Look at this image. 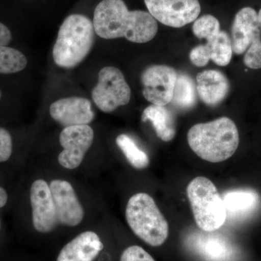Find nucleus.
Segmentation results:
<instances>
[{"label": "nucleus", "instance_id": "12", "mask_svg": "<svg viewBox=\"0 0 261 261\" xmlns=\"http://www.w3.org/2000/svg\"><path fill=\"white\" fill-rule=\"evenodd\" d=\"M49 113L55 121L65 127L88 125L93 121L92 103L84 97L63 98L51 103Z\"/></svg>", "mask_w": 261, "mask_h": 261}, {"label": "nucleus", "instance_id": "28", "mask_svg": "<svg viewBox=\"0 0 261 261\" xmlns=\"http://www.w3.org/2000/svg\"><path fill=\"white\" fill-rule=\"evenodd\" d=\"M12 40V33L10 29L0 22V45L8 46Z\"/></svg>", "mask_w": 261, "mask_h": 261}, {"label": "nucleus", "instance_id": "16", "mask_svg": "<svg viewBox=\"0 0 261 261\" xmlns=\"http://www.w3.org/2000/svg\"><path fill=\"white\" fill-rule=\"evenodd\" d=\"M196 81L199 97L211 107H215L222 102L229 91L227 78L219 70H203L197 75Z\"/></svg>", "mask_w": 261, "mask_h": 261}, {"label": "nucleus", "instance_id": "24", "mask_svg": "<svg viewBox=\"0 0 261 261\" xmlns=\"http://www.w3.org/2000/svg\"><path fill=\"white\" fill-rule=\"evenodd\" d=\"M244 63L251 69L261 68V35L253 39L245 53Z\"/></svg>", "mask_w": 261, "mask_h": 261}, {"label": "nucleus", "instance_id": "27", "mask_svg": "<svg viewBox=\"0 0 261 261\" xmlns=\"http://www.w3.org/2000/svg\"><path fill=\"white\" fill-rule=\"evenodd\" d=\"M190 58L195 66H205L211 60L210 51L207 45H199L193 48L190 51Z\"/></svg>", "mask_w": 261, "mask_h": 261}, {"label": "nucleus", "instance_id": "8", "mask_svg": "<svg viewBox=\"0 0 261 261\" xmlns=\"http://www.w3.org/2000/svg\"><path fill=\"white\" fill-rule=\"evenodd\" d=\"M178 74L172 67L151 65L141 76L144 97L155 106H165L172 100Z\"/></svg>", "mask_w": 261, "mask_h": 261}, {"label": "nucleus", "instance_id": "13", "mask_svg": "<svg viewBox=\"0 0 261 261\" xmlns=\"http://www.w3.org/2000/svg\"><path fill=\"white\" fill-rule=\"evenodd\" d=\"M214 231L194 233L189 238V246L204 261L229 260L232 257V247L222 235Z\"/></svg>", "mask_w": 261, "mask_h": 261}, {"label": "nucleus", "instance_id": "1", "mask_svg": "<svg viewBox=\"0 0 261 261\" xmlns=\"http://www.w3.org/2000/svg\"><path fill=\"white\" fill-rule=\"evenodd\" d=\"M93 25L99 37L106 39L123 37L143 44L158 32L155 19L143 10H128L123 0H102L94 10Z\"/></svg>", "mask_w": 261, "mask_h": 261}, {"label": "nucleus", "instance_id": "26", "mask_svg": "<svg viewBox=\"0 0 261 261\" xmlns=\"http://www.w3.org/2000/svg\"><path fill=\"white\" fill-rule=\"evenodd\" d=\"M13 152V140L10 132L0 127V163L8 161Z\"/></svg>", "mask_w": 261, "mask_h": 261}, {"label": "nucleus", "instance_id": "23", "mask_svg": "<svg viewBox=\"0 0 261 261\" xmlns=\"http://www.w3.org/2000/svg\"><path fill=\"white\" fill-rule=\"evenodd\" d=\"M192 31L198 39H205L207 42L216 37L221 32L219 20L211 15H202L194 22Z\"/></svg>", "mask_w": 261, "mask_h": 261}, {"label": "nucleus", "instance_id": "7", "mask_svg": "<svg viewBox=\"0 0 261 261\" xmlns=\"http://www.w3.org/2000/svg\"><path fill=\"white\" fill-rule=\"evenodd\" d=\"M145 3L155 20L173 28L192 23L201 11L198 0H145Z\"/></svg>", "mask_w": 261, "mask_h": 261}, {"label": "nucleus", "instance_id": "32", "mask_svg": "<svg viewBox=\"0 0 261 261\" xmlns=\"http://www.w3.org/2000/svg\"><path fill=\"white\" fill-rule=\"evenodd\" d=\"M0 228H1V223H0Z\"/></svg>", "mask_w": 261, "mask_h": 261}, {"label": "nucleus", "instance_id": "5", "mask_svg": "<svg viewBox=\"0 0 261 261\" xmlns=\"http://www.w3.org/2000/svg\"><path fill=\"white\" fill-rule=\"evenodd\" d=\"M196 224L202 231H214L226 221V207L217 188L208 178L198 176L187 187Z\"/></svg>", "mask_w": 261, "mask_h": 261}, {"label": "nucleus", "instance_id": "20", "mask_svg": "<svg viewBox=\"0 0 261 261\" xmlns=\"http://www.w3.org/2000/svg\"><path fill=\"white\" fill-rule=\"evenodd\" d=\"M211 60L220 66H226L229 64L232 58V44L227 33L221 31L214 39L206 43Z\"/></svg>", "mask_w": 261, "mask_h": 261}, {"label": "nucleus", "instance_id": "22", "mask_svg": "<svg viewBox=\"0 0 261 261\" xmlns=\"http://www.w3.org/2000/svg\"><path fill=\"white\" fill-rule=\"evenodd\" d=\"M28 60L15 48L0 45V74H12L25 69Z\"/></svg>", "mask_w": 261, "mask_h": 261}, {"label": "nucleus", "instance_id": "2", "mask_svg": "<svg viewBox=\"0 0 261 261\" xmlns=\"http://www.w3.org/2000/svg\"><path fill=\"white\" fill-rule=\"evenodd\" d=\"M187 141L197 156L211 163L226 161L240 144L238 127L228 117L207 123H197L189 130Z\"/></svg>", "mask_w": 261, "mask_h": 261}, {"label": "nucleus", "instance_id": "9", "mask_svg": "<svg viewBox=\"0 0 261 261\" xmlns=\"http://www.w3.org/2000/svg\"><path fill=\"white\" fill-rule=\"evenodd\" d=\"M59 140L63 150L58 156V162L65 168L75 169L93 143L94 130L89 125L65 127Z\"/></svg>", "mask_w": 261, "mask_h": 261}, {"label": "nucleus", "instance_id": "30", "mask_svg": "<svg viewBox=\"0 0 261 261\" xmlns=\"http://www.w3.org/2000/svg\"><path fill=\"white\" fill-rule=\"evenodd\" d=\"M257 20H258V23L261 28V9L260 10V11H259V13H257Z\"/></svg>", "mask_w": 261, "mask_h": 261}, {"label": "nucleus", "instance_id": "11", "mask_svg": "<svg viewBox=\"0 0 261 261\" xmlns=\"http://www.w3.org/2000/svg\"><path fill=\"white\" fill-rule=\"evenodd\" d=\"M49 188L56 205L58 223L68 226L81 224L84 219V208L69 182L53 180Z\"/></svg>", "mask_w": 261, "mask_h": 261}, {"label": "nucleus", "instance_id": "10", "mask_svg": "<svg viewBox=\"0 0 261 261\" xmlns=\"http://www.w3.org/2000/svg\"><path fill=\"white\" fill-rule=\"evenodd\" d=\"M30 200L34 227L39 232H51L59 223L50 188L47 182L38 179L32 184Z\"/></svg>", "mask_w": 261, "mask_h": 261}, {"label": "nucleus", "instance_id": "15", "mask_svg": "<svg viewBox=\"0 0 261 261\" xmlns=\"http://www.w3.org/2000/svg\"><path fill=\"white\" fill-rule=\"evenodd\" d=\"M104 245L94 231H84L67 244L57 261H94Z\"/></svg>", "mask_w": 261, "mask_h": 261}, {"label": "nucleus", "instance_id": "3", "mask_svg": "<svg viewBox=\"0 0 261 261\" xmlns=\"http://www.w3.org/2000/svg\"><path fill=\"white\" fill-rule=\"evenodd\" d=\"M93 22L84 15L67 17L58 32L53 56L61 68H71L85 59L92 49L94 40Z\"/></svg>", "mask_w": 261, "mask_h": 261}, {"label": "nucleus", "instance_id": "25", "mask_svg": "<svg viewBox=\"0 0 261 261\" xmlns=\"http://www.w3.org/2000/svg\"><path fill=\"white\" fill-rule=\"evenodd\" d=\"M121 261H155L142 247L133 245L123 252Z\"/></svg>", "mask_w": 261, "mask_h": 261}, {"label": "nucleus", "instance_id": "17", "mask_svg": "<svg viewBox=\"0 0 261 261\" xmlns=\"http://www.w3.org/2000/svg\"><path fill=\"white\" fill-rule=\"evenodd\" d=\"M142 121L152 123L156 135L163 142H170L176 136L174 118L172 113L165 106H148L144 110Z\"/></svg>", "mask_w": 261, "mask_h": 261}, {"label": "nucleus", "instance_id": "6", "mask_svg": "<svg viewBox=\"0 0 261 261\" xmlns=\"http://www.w3.org/2000/svg\"><path fill=\"white\" fill-rule=\"evenodd\" d=\"M130 94L129 86L121 70L115 67H106L99 72L92 97L100 111L111 113L128 104Z\"/></svg>", "mask_w": 261, "mask_h": 261}, {"label": "nucleus", "instance_id": "29", "mask_svg": "<svg viewBox=\"0 0 261 261\" xmlns=\"http://www.w3.org/2000/svg\"><path fill=\"white\" fill-rule=\"evenodd\" d=\"M7 202H8V194L3 187H0V208L4 207Z\"/></svg>", "mask_w": 261, "mask_h": 261}, {"label": "nucleus", "instance_id": "18", "mask_svg": "<svg viewBox=\"0 0 261 261\" xmlns=\"http://www.w3.org/2000/svg\"><path fill=\"white\" fill-rule=\"evenodd\" d=\"M222 199L226 215L240 216L249 214L255 208L258 195L251 190H233L225 192Z\"/></svg>", "mask_w": 261, "mask_h": 261}, {"label": "nucleus", "instance_id": "19", "mask_svg": "<svg viewBox=\"0 0 261 261\" xmlns=\"http://www.w3.org/2000/svg\"><path fill=\"white\" fill-rule=\"evenodd\" d=\"M197 102L195 85L193 80L186 74H178L171 104L181 111L193 108Z\"/></svg>", "mask_w": 261, "mask_h": 261}, {"label": "nucleus", "instance_id": "31", "mask_svg": "<svg viewBox=\"0 0 261 261\" xmlns=\"http://www.w3.org/2000/svg\"><path fill=\"white\" fill-rule=\"evenodd\" d=\"M1 97H2V92H1V91H0V99H1Z\"/></svg>", "mask_w": 261, "mask_h": 261}, {"label": "nucleus", "instance_id": "21", "mask_svg": "<svg viewBox=\"0 0 261 261\" xmlns=\"http://www.w3.org/2000/svg\"><path fill=\"white\" fill-rule=\"evenodd\" d=\"M116 144L118 146L128 163L137 169H144L149 164L148 155L142 150L128 135L122 134L116 138Z\"/></svg>", "mask_w": 261, "mask_h": 261}, {"label": "nucleus", "instance_id": "14", "mask_svg": "<svg viewBox=\"0 0 261 261\" xmlns=\"http://www.w3.org/2000/svg\"><path fill=\"white\" fill-rule=\"evenodd\" d=\"M259 35H261V28L257 12L250 7L240 10L235 15L231 28L233 53L237 55L246 53L253 39Z\"/></svg>", "mask_w": 261, "mask_h": 261}, {"label": "nucleus", "instance_id": "4", "mask_svg": "<svg viewBox=\"0 0 261 261\" xmlns=\"http://www.w3.org/2000/svg\"><path fill=\"white\" fill-rule=\"evenodd\" d=\"M126 219L133 232L152 247H159L167 240L169 226L150 195L140 192L127 203Z\"/></svg>", "mask_w": 261, "mask_h": 261}]
</instances>
